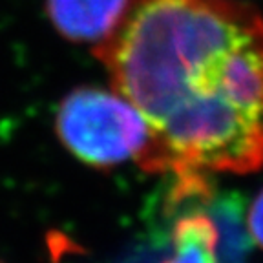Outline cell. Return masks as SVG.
Listing matches in <instances>:
<instances>
[{"label": "cell", "instance_id": "obj_1", "mask_svg": "<svg viewBox=\"0 0 263 263\" xmlns=\"http://www.w3.org/2000/svg\"><path fill=\"white\" fill-rule=\"evenodd\" d=\"M111 90L152 137L141 168L177 177L174 201L206 194V174L263 166V16L236 0H130L91 49Z\"/></svg>", "mask_w": 263, "mask_h": 263}, {"label": "cell", "instance_id": "obj_2", "mask_svg": "<svg viewBox=\"0 0 263 263\" xmlns=\"http://www.w3.org/2000/svg\"><path fill=\"white\" fill-rule=\"evenodd\" d=\"M55 132L75 159L99 170L132 159L141 166L152 146L139 110L117 91L99 86L75 88L62 99Z\"/></svg>", "mask_w": 263, "mask_h": 263}, {"label": "cell", "instance_id": "obj_3", "mask_svg": "<svg viewBox=\"0 0 263 263\" xmlns=\"http://www.w3.org/2000/svg\"><path fill=\"white\" fill-rule=\"evenodd\" d=\"M130 0H46L49 22L66 41L97 44L117 28Z\"/></svg>", "mask_w": 263, "mask_h": 263}, {"label": "cell", "instance_id": "obj_4", "mask_svg": "<svg viewBox=\"0 0 263 263\" xmlns=\"http://www.w3.org/2000/svg\"><path fill=\"white\" fill-rule=\"evenodd\" d=\"M219 230L203 212L181 216L172 230V254L161 263H219Z\"/></svg>", "mask_w": 263, "mask_h": 263}, {"label": "cell", "instance_id": "obj_5", "mask_svg": "<svg viewBox=\"0 0 263 263\" xmlns=\"http://www.w3.org/2000/svg\"><path fill=\"white\" fill-rule=\"evenodd\" d=\"M247 227H249V234H251L252 241L263 251V189L252 199L249 216H247Z\"/></svg>", "mask_w": 263, "mask_h": 263}, {"label": "cell", "instance_id": "obj_6", "mask_svg": "<svg viewBox=\"0 0 263 263\" xmlns=\"http://www.w3.org/2000/svg\"><path fill=\"white\" fill-rule=\"evenodd\" d=\"M0 263H2V261H0Z\"/></svg>", "mask_w": 263, "mask_h": 263}]
</instances>
